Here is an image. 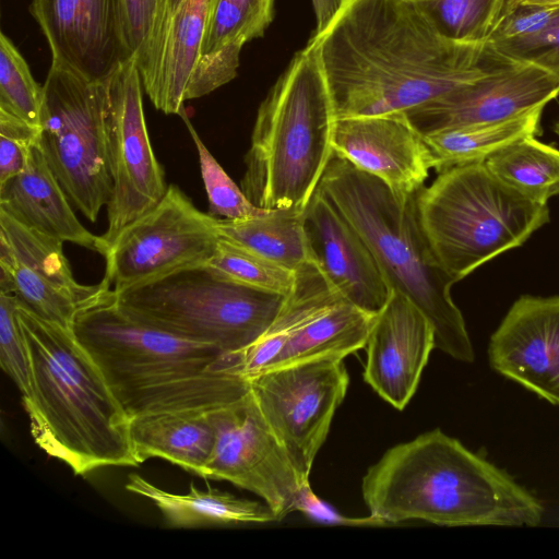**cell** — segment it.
<instances>
[{
  "label": "cell",
  "instance_id": "22",
  "mask_svg": "<svg viewBox=\"0 0 559 559\" xmlns=\"http://www.w3.org/2000/svg\"><path fill=\"white\" fill-rule=\"evenodd\" d=\"M0 209L25 226L62 242H71L105 257L102 236L86 229L51 171L39 144L32 146L23 170L0 186Z\"/></svg>",
  "mask_w": 559,
  "mask_h": 559
},
{
  "label": "cell",
  "instance_id": "5",
  "mask_svg": "<svg viewBox=\"0 0 559 559\" xmlns=\"http://www.w3.org/2000/svg\"><path fill=\"white\" fill-rule=\"evenodd\" d=\"M318 189L360 235L389 288L405 296L428 318L436 348L455 360L473 362L472 341L450 293L456 282L424 231L418 191L397 193L335 153Z\"/></svg>",
  "mask_w": 559,
  "mask_h": 559
},
{
  "label": "cell",
  "instance_id": "1",
  "mask_svg": "<svg viewBox=\"0 0 559 559\" xmlns=\"http://www.w3.org/2000/svg\"><path fill=\"white\" fill-rule=\"evenodd\" d=\"M310 40L336 118L406 112L512 60L488 43L447 38L405 0H346Z\"/></svg>",
  "mask_w": 559,
  "mask_h": 559
},
{
  "label": "cell",
  "instance_id": "3",
  "mask_svg": "<svg viewBox=\"0 0 559 559\" xmlns=\"http://www.w3.org/2000/svg\"><path fill=\"white\" fill-rule=\"evenodd\" d=\"M72 331L99 367L129 418L159 412H211L250 391L231 355L139 323L107 300L84 309Z\"/></svg>",
  "mask_w": 559,
  "mask_h": 559
},
{
  "label": "cell",
  "instance_id": "9",
  "mask_svg": "<svg viewBox=\"0 0 559 559\" xmlns=\"http://www.w3.org/2000/svg\"><path fill=\"white\" fill-rule=\"evenodd\" d=\"M43 88L39 147L72 206L95 223L112 189L108 80L50 66Z\"/></svg>",
  "mask_w": 559,
  "mask_h": 559
},
{
  "label": "cell",
  "instance_id": "6",
  "mask_svg": "<svg viewBox=\"0 0 559 559\" xmlns=\"http://www.w3.org/2000/svg\"><path fill=\"white\" fill-rule=\"evenodd\" d=\"M335 111L317 46L295 53L261 103L241 189L257 206L305 211L332 158Z\"/></svg>",
  "mask_w": 559,
  "mask_h": 559
},
{
  "label": "cell",
  "instance_id": "30",
  "mask_svg": "<svg viewBox=\"0 0 559 559\" xmlns=\"http://www.w3.org/2000/svg\"><path fill=\"white\" fill-rule=\"evenodd\" d=\"M488 170L508 187L540 204L559 194V150L525 138L485 160Z\"/></svg>",
  "mask_w": 559,
  "mask_h": 559
},
{
  "label": "cell",
  "instance_id": "15",
  "mask_svg": "<svg viewBox=\"0 0 559 559\" xmlns=\"http://www.w3.org/2000/svg\"><path fill=\"white\" fill-rule=\"evenodd\" d=\"M559 95V78L532 61L509 60L485 76L405 112L427 135L444 129L509 120Z\"/></svg>",
  "mask_w": 559,
  "mask_h": 559
},
{
  "label": "cell",
  "instance_id": "35",
  "mask_svg": "<svg viewBox=\"0 0 559 559\" xmlns=\"http://www.w3.org/2000/svg\"><path fill=\"white\" fill-rule=\"evenodd\" d=\"M44 88L12 40L0 34V109L40 127Z\"/></svg>",
  "mask_w": 559,
  "mask_h": 559
},
{
  "label": "cell",
  "instance_id": "32",
  "mask_svg": "<svg viewBox=\"0 0 559 559\" xmlns=\"http://www.w3.org/2000/svg\"><path fill=\"white\" fill-rule=\"evenodd\" d=\"M447 38L468 44L489 41L508 0H405Z\"/></svg>",
  "mask_w": 559,
  "mask_h": 559
},
{
  "label": "cell",
  "instance_id": "38",
  "mask_svg": "<svg viewBox=\"0 0 559 559\" xmlns=\"http://www.w3.org/2000/svg\"><path fill=\"white\" fill-rule=\"evenodd\" d=\"M159 0H119L126 47L135 58L150 32Z\"/></svg>",
  "mask_w": 559,
  "mask_h": 559
},
{
  "label": "cell",
  "instance_id": "41",
  "mask_svg": "<svg viewBox=\"0 0 559 559\" xmlns=\"http://www.w3.org/2000/svg\"><path fill=\"white\" fill-rule=\"evenodd\" d=\"M532 62L539 64L559 78V22L550 46Z\"/></svg>",
  "mask_w": 559,
  "mask_h": 559
},
{
  "label": "cell",
  "instance_id": "17",
  "mask_svg": "<svg viewBox=\"0 0 559 559\" xmlns=\"http://www.w3.org/2000/svg\"><path fill=\"white\" fill-rule=\"evenodd\" d=\"M209 0H159L136 55L144 92L157 110L181 115L202 60Z\"/></svg>",
  "mask_w": 559,
  "mask_h": 559
},
{
  "label": "cell",
  "instance_id": "18",
  "mask_svg": "<svg viewBox=\"0 0 559 559\" xmlns=\"http://www.w3.org/2000/svg\"><path fill=\"white\" fill-rule=\"evenodd\" d=\"M490 367L559 406V296L523 295L491 334Z\"/></svg>",
  "mask_w": 559,
  "mask_h": 559
},
{
  "label": "cell",
  "instance_id": "20",
  "mask_svg": "<svg viewBox=\"0 0 559 559\" xmlns=\"http://www.w3.org/2000/svg\"><path fill=\"white\" fill-rule=\"evenodd\" d=\"M310 260L347 302L378 314L392 290L368 246L318 189L304 212Z\"/></svg>",
  "mask_w": 559,
  "mask_h": 559
},
{
  "label": "cell",
  "instance_id": "14",
  "mask_svg": "<svg viewBox=\"0 0 559 559\" xmlns=\"http://www.w3.org/2000/svg\"><path fill=\"white\" fill-rule=\"evenodd\" d=\"M209 415L215 442L202 478L227 480L257 495L277 521L295 511L299 477L251 392Z\"/></svg>",
  "mask_w": 559,
  "mask_h": 559
},
{
  "label": "cell",
  "instance_id": "7",
  "mask_svg": "<svg viewBox=\"0 0 559 559\" xmlns=\"http://www.w3.org/2000/svg\"><path fill=\"white\" fill-rule=\"evenodd\" d=\"M421 226L445 271L461 281L549 222L547 204L521 195L485 163L439 173L416 195Z\"/></svg>",
  "mask_w": 559,
  "mask_h": 559
},
{
  "label": "cell",
  "instance_id": "25",
  "mask_svg": "<svg viewBox=\"0 0 559 559\" xmlns=\"http://www.w3.org/2000/svg\"><path fill=\"white\" fill-rule=\"evenodd\" d=\"M124 487L151 500L166 524L174 528L277 522L275 513L264 501L239 498L211 487L201 490L193 483H190L187 493H174L131 474Z\"/></svg>",
  "mask_w": 559,
  "mask_h": 559
},
{
  "label": "cell",
  "instance_id": "36",
  "mask_svg": "<svg viewBox=\"0 0 559 559\" xmlns=\"http://www.w3.org/2000/svg\"><path fill=\"white\" fill-rule=\"evenodd\" d=\"M17 308L13 295L0 292V364L24 399L31 393V368Z\"/></svg>",
  "mask_w": 559,
  "mask_h": 559
},
{
  "label": "cell",
  "instance_id": "19",
  "mask_svg": "<svg viewBox=\"0 0 559 559\" xmlns=\"http://www.w3.org/2000/svg\"><path fill=\"white\" fill-rule=\"evenodd\" d=\"M332 147L336 155L401 194L419 191L432 168L424 136L405 112L336 118Z\"/></svg>",
  "mask_w": 559,
  "mask_h": 559
},
{
  "label": "cell",
  "instance_id": "11",
  "mask_svg": "<svg viewBox=\"0 0 559 559\" xmlns=\"http://www.w3.org/2000/svg\"><path fill=\"white\" fill-rule=\"evenodd\" d=\"M249 383L262 416L287 451L300 484H309L316 455L349 384L343 360H311L275 368L250 378Z\"/></svg>",
  "mask_w": 559,
  "mask_h": 559
},
{
  "label": "cell",
  "instance_id": "43",
  "mask_svg": "<svg viewBox=\"0 0 559 559\" xmlns=\"http://www.w3.org/2000/svg\"><path fill=\"white\" fill-rule=\"evenodd\" d=\"M554 130L559 135V117H558V119L556 120V122L554 124Z\"/></svg>",
  "mask_w": 559,
  "mask_h": 559
},
{
  "label": "cell",
  "instance_id": "28",
  "mask_svg": "<svg viewBox=\"0 0 559 559\" xmlns=\"http://www.w3.org/2000/svg\"><path fill=\"white\" fill-rule=\"evenodd\" d=\"M544 107L515 118L485 124L444 129L423 135L438 173L461 165L485 163L507 145L540 133Z\"/></svg>",
  "mask_w": 559,
  "mask_h": 559
},
{
  "label": "cell",
  "instance_id": "23",
  "mask_svg": "<svg viewBox=\"0 0 559 559\" xmlns=\"http://www.w3.org/2000/svg\"><path fill=\"white\" fill-rule=\"evenodd\" d=\"M276 0H209L202 60L187 99L205 96L224 84L243 45L262 37L274 19Z\"/></svg>",
  "mask_w": 559,
  "mask_h": 559
},
{
  "label": "cell",
  "instance_id": "31",
  "mask_svg": "<svg viewBox=\"0 0 559 559\" xmlns=\"http://www.w3.org/2000/svg\"><path fill=\"white\" fill-rule=\"evenodd\" d=\"M559 22V5H531L508 0L488 44L504 57L533 61L552 43Z\"/></svg>",
  "mask_w": 559,
  "mask_h": 559
},
{
  "label": "cell",
  "instance_id": "24",
  "mask_svg": "<svg viewBox=\"0 0 559 559\" xmlns=\"http://www.w3.org/2000/svg\"><path fill=\"white\" fill-rule=\"evenodd\" d=\"M130 437L139 464L164 459L203 477L215 432L209 412H159L130 418Z\"/></svg>",
  "mask_w": 559,
  "mask_h": 559
},
{
  "label": "cell",
  "instance_id": "40",
  "mask_svg": "<svg viewBox=\"0 0 559 559\" xmlns=\"http://www.w3.org/2000/svg\"><path fill=\"white\" fill-rule=\"evenodd\" d=\"M316 15V29L311 38L319 37L332 23L346 0H311Z\"/></svg>",
  "mask_w": 559,
  "mask_h": 559
},
{
  "label": "cell",
  "instance_id": "2",
  "mask_svg": "<svg viewBox=\"0 0 559 559\" xmlns=\"http://www.w3.org/2000/svg\"><path fill=\"white\" fill-rule=\"evenodd\" d=\"M370 515L385 523L536 526L542 502L506 471L433 429L390 448L362 478Z\"/></svg>",
  "mask_w": 559,
  "mask_h": 559
},
{
  "label": "cell",
  "instance_id": "37",
  "mask_svg": "<svg viewBox=\"0 0 559 559\" xmlns=\"http://www.w3.org/2000/svg\"><path fill=\"white\" fill-rule=\"evenodd\" d=\"M39 135V126L0 109V186L23 170Z\"/></svg>",
  "mask_w": 559,
  "mask_h": 559
},
{
  "label": "cell",
  "instance_id": "16",
  "mask_svg": "<svg viewBox=\"0 0 559 559\" xmlns=\"http://www.w3.org/2000/svg\"><path fill=\"white\" fill-rule=\"evenodd\" d=\"M29 13L48 43L51 66L99 82L132 59L119 0H32Z\"/></svg>",
  "mask_w": 559,
  "mask_h": 559
},
{
  "label": "cell",
  "instance_id": "42",
  "mask_svg": "<svg viewBox=\"0 0 559 559\" xmlns=\"http://www.w3.org/2000/svg\"><path fill=\"white\" fill-rule=\"evenodd\" d=\"M523 4L554 7L559 5V0H519Z\"/></svg>",
  "mask_w": 559,
  "mask_h": 559
},
{
  "label": "cell",
  "instance_id": "8",
  "mask_svg": "<svg viewBox=\"0 0 559 559\" xmlns=\"http://www.w3.org/2000/svg\"><path fill=\"white\" fill-rule=\"evenodd\" d=\"M286 297L222 278L206 265L112 292L114 304L128 318L183 340L213 344L227 354L258 341Z\"/></svg>",
  "mask_w": 559,
  "mask_h": 559
},
{
  "label": "cell",
  "instance_id": "12",
  "mask_svg": "<svg viewBox=\"0 0 559 559\" xmlns=\"http://www.w3.org/2000/svg\"><path fill=\"white\" fill-rule=\"evenodd\" d=\"M135 59L108 80V160L112 189L107 206V247L118 234L151 211L165 195V170L153 151Z\"/></svg>",
  "mask_w": 559,
  "mask_h": 559
},
{
  "label": "cell",
  "instance_id": "29",
  "mask_svg": "<svg viewBox=\"0 0 559 559\" xmlns=\"http://www.w3.org/2000/svg\"><path fill=\"white\" fill-rule=\"evenodd\" d=\"M304 212L271 210L248 219L217 218L219 236L287 269L297 272L311 262Z\"/></svg>",
  "mask_w": 559,
  "mask_h": 559
},
{
  "label": "cell",
  "instance_id": "26",
  "mask_svg": "<svg viewBox=\"0 0 559 559\" xmlns=\"http://www.w3.org/2000/svg\"><path fill=\"white\" fill-rule=\"evenodd\" d=\"M342 299L317 265L307 263L297 271L293 290L264 334L247 348L230 354L231 370L247 379L269 370L295 332Z\"/></svg>",
  "mask_w": 559,
  "mask_h": 559
},
{
  "label": "cell",
  "instance_id": "27",
  "mask_svg": "<svg viewBox=\"0 0 559 559\" xmlns=\"http://www.w3.org/2000/svg\"><path fill=\"white\" fill-rule=\"evenodd\" d=\"M377 316L344 299L337 301L295 332L269 370L311 360H343L366 346Z\"/></svg>",
  "mask_w": 559,
  "mask_h": 559
},
{
  "label": "cell",
  "instance_id": "33",
  "mask_svg": "<svg viewBox=\"0 0 559 559\" xmlns=\"http://www.w3.org/2000/svg\"><path fill=\"white\" fill-rule=\"evenodd\" d=\"M206 266L222 278L285 296L293 290L297 275L222 237Z\"/></svg>",
  "mask_w": 559,
  "mask_h": 559
},
{
  "label": "cell",
  "instance_id": "4",
  "mask_svg": "<svg viewBox=\"0 0 559 559\" xmlns=\"http://www.w3.org/2000/svg\"><path fill=\"white\" fill-rule=\"evenodd\" d=\"M31 393L22 399L35 443L75 475L104 466H138L130 418L72 330L19 305Z\"/></svg>",
  "mask_w": 559,
  "mask_h": 559
},
{
  "label": "cell",
  "instance_id": "34",
  "mask_svg": "<svg viewBox=\"0 0 559 559\" xmlns=\"http://www.w3.org/2000/svg\"><path fill=\"white\" fill-rule=\"evenodd\" d=\"M180 117L198 152L201 177L209 201L207 213L217 218L238 221L262 216L271 211L254 205L247 198L209 151L185 111Z\"/></svg>",
  "mask_w": 559,
  "mask_h": 559
},
{
  "label": "cell",
  "instance_id": "10",
  "mask_svg": "<svg viewBox=\"0 0 559 559\" xmlns=\"http://www.w3.org/2000/svg\"><path fill=\"white\" fill-rule=\"evenodd\" d=\"M217 217L200 211L177 186L124 227L108 246L103 281L114 293L206 265L219 241Z\"/></svg>",
  "mask_w": 559,
  "mask_h": 559
},
{
  "label": "cell",
  "instance_id": "21",
  "mask_svg": "<svg viewBox=\"0 0 559 559\" xmlns=\"http://www.w3.org/2000/svg\"><path fill=\"white\" fill-rule=\"evenodd\" d=\"M364 380L385 402L402 411L415 394L430 353L435 330L405 296L392 292L366 343Z\"/></svg>",
  "mask_w": 559,
  "mask_h": 559
},
{
  "label": "cell",
  "instance_id": "13",
  "mask_svg": "<svg viewBox=\"0 0 559 559\" xmlns=\"http://www.w3.org/2000/svg\"><path fill=\"white\" fill-rule=\"evenodd\" d=\"M0 292L37 317L72 330L79 312L111 297L102 280L79 283L63 242L32 229L0 209Z\"/></svg>",
  "mask_w": 559,
  "mask_h": 559
},
{
  "label": "cell",
  "instance_id": "39",
  "mask_svg": "<svg viewBox=\"0 0 559 559\" xmlns=\"http://www.w3.org/2000/svg\"><path fill=\"white\" fill-rule=\"evenodd\" d=\"M296 510L302 512L308 518L323 524L334 525H382V521L369 515L367 518H348L340 514L332 507L323 502L312 491L310 483L301 485Z\"/></svg>",
  "mask_w": 559,
  "mask_h": 559
}]
</instances>
